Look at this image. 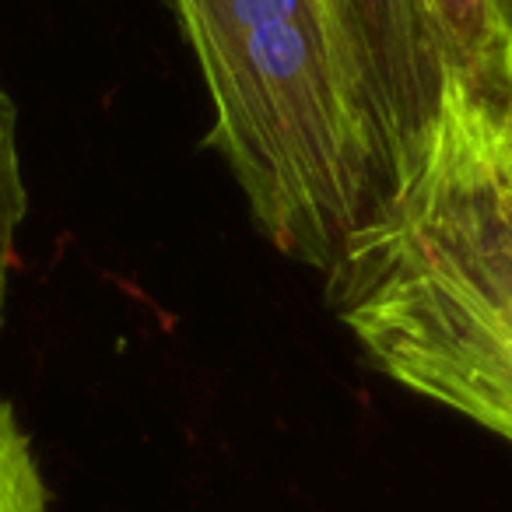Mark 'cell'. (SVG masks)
Returning <instances> with one entry per match:
<instances>
[{"instance_id": "1", "label": "cell", "mask_w": 512, "mask_h": 512, "mask_svg": "<svg viewBox=\"0 0 512 512\" xmlns=\"http://www.w3.org/2000/svg\"><path fill=\"white\" fill-rule=\"evenodd\" d=\"M327 292L383 376L512 442V151L498 102L442 85Z\"/></svg>"}, {"instance_id": "2", "label": "cell", "mask_w": 512, "mask_h": 512, "mask_svg": "<svg viewBox=\"0 0 512 512\" xmlns=\"http://www.w3.org/2000/svg\"><path fill=\"white\" fill-rule=\"evenodd\" d=\"M197 60L207 148L278 253L327 274L386 176L323 0H169Z\"/></svg>"}, {"instance_id": "3", "label": "cell", "mask_w": 512, "mask_h": 512, "mask_svg": "<svg viewBox=\"0 0 512 512\" xmlns=\"http://www.w3.org/2000/svg\"><path fill=\"white\" fill-rule=\"evenodd\" d=\"M369 120L386 190L411 162L442 99V71L407 0H323Z\"/></svg>"}, {"instance_id": "4", "label": "cell", "mask_w": 512, "mask_h": 512, "mask_svg": "<svg viewBox=\"0 0 512 512\" xmlns=\"http://www.w3.org/2000/svg\"><path fill=\"white\" fill-rule=\"evenodd\" d=\"M428 50L439 60L442 81L502 102L509 81V43L502 0H407Z\"/></svg>"}, {"instance_id": "5", "label": "cell", "mask_w": 512, "mask_h": 512, "mask_svg": "<svg viewBox=\"0 0 512 512\" xmlns=\"http://www.w3.org/2000/svg\"><path fill=\"white\" fill-rule=\"evenodd\" d=\"M25 214H29V186H25L22 144H18V106L8 88L0 85V320H4L15 242Z\"/></svg>"}, {"instance_id": "6", "label": "cell", "mask_w": 512, "mask_h": 512, "mask_svg": "<svg viewBox=\"0 0 512 512\" xmlns=\"http://www.w3.org/2000/svg\"><path fill=\"white\" fill-rule=\"evenodd\" d=\"M0 512H50L43 470L15 407L0 397Z\"/></svg>"}, {"instance_id": "7", "label": "cell", "mask_w": 512, "mask_h": 512, "mask_svg": "<svg viewBox=\"0 0 512 512\" xmlns=\"http://www.w3.org/2000/svg\"><path fill=\"white\" fill-rule=\"evenodd\" d=\"M509 81H505V95L498 102V113H502V127H505V137H509V151H512V53H509Z\"/></svg>"}, {"instance_id": "8", "label": "cell", "mask_w": 512, "mask_h": 512, "mask_svg": "<svg viewBox=\"0 0 512 512\" xmlns=\"http://www.w3.org/2000/svg\"><path fill=\"white\" fill-rule=\"evenodd\" d=\"M502 25H505V43L512 53V0H502Z\"/></svg>"}]
</instances>
